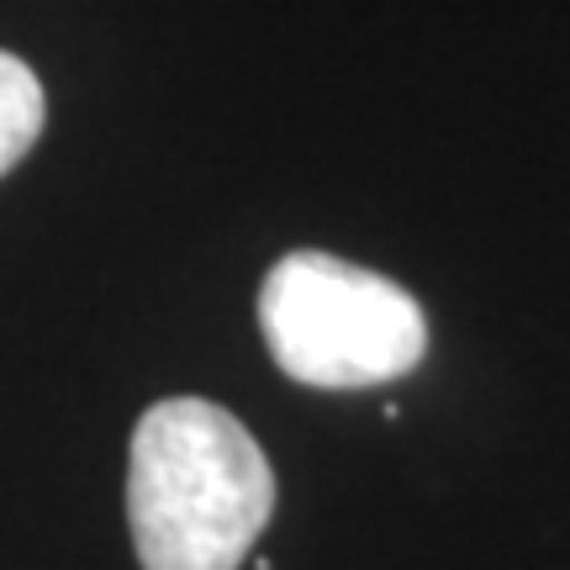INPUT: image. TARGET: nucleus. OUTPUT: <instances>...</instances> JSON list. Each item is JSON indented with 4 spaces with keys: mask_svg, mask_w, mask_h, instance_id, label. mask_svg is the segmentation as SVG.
I'll return each mask as SVG.
<instances>
[{
    "mask_svg": "<svg viewBox=\"0 0 570 570\" xmlns=\"http://www.w3.org/2000/svg\"><path fill=\"white\" fill-rule=\"evenodd\" d=\"M275 512V470L238 417L169 396L138 417L127 523L142 570H238Z\"/></svg>",
    "mask_w": 570,
    "mask_h": 570,
    "instance_id": "nucleus-1",
    "label": "nucleus"
},
{
    "mask_svg": "<svg viewBox=\"0 0 570 570\" xmlns=\"http://www.w3.org/2000/svg\"><path fill=\"white\" fill-rule=\"evenodd\" d=\"M269 360L317 391H365L423 365L428 317L417 296L327 248H296L259 285Z\"/></svg>",
    "mask_w": 570,
    "mask_h": 570,
    "instance_id": "nucleus-2",
    "label": "nucleus"
},
{
    "mask_svg": "<svg viewBox=\"0 0 570 570\" xmlns=\"http://www.w3.org/2000/svg\"><path fill=\"white\" fill-rule=\"evenodd\" d=\"M42 117L48 106H42L38 75L17 53H0V175H11L27 159V148L42 132Z\"/></svg>",
    "mask_w": 570,
    "mask_h": 570,
    "instance_id": "nucleus-3",
    "label": "nucleus"
}]
</instances>
